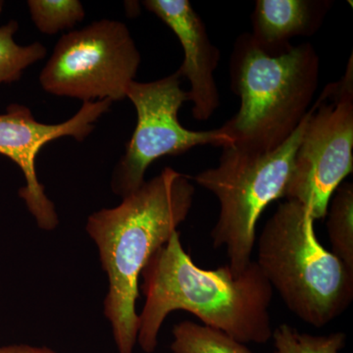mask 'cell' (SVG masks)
Wrapping results in <instances>:
<instances>
[{
	"label": "cell",
	"instance_id": "15",
	"mask_svg": "<svg viewBox=\"0 0 353 353\" xmlns=\"http://www.w3.org/2000/svg\"><path fill=\"white\" fill-rule=\"evenodd\" d=\"M272 339L276 353H339L347 343V334L343 332L313 336L289 324L274 329Z\"/></svg>",
	"mask_w": 353,
	"mask_h": 353
},
{
	"label": "cell",
	"instance_id": "18",
	"mask_svg": "<svg viewBox=\"0 0 353 353\" xmlns=\"http://www.w3.org/2000/svg\"><path fill=\"white\" fill-rule=\"evenodd\" d=\"M3 6H4V2L0 1V12H1L2 8H3Z\"/></svg>",
	"mask_w": 353,
	"mask_h": 353
},
{
	"label": "cell",
	"instance_id": "8",
	"mask_svg": "<svg viewBox=\"0 0 353 353\" xmlns=\"http://www.w3.org/2000/svg\"><path fill=\"white\" fill-rule=\"evenodd\" d=\"M181 78L176 72L153 82L132 81L128 87L126 99L134 104L138 120L126 152L114 169L111 189L116 196L123 199L139 189L148 167L159 158L183 154L196 146L234 145L220 128L192 131L181 124L179 110L189 101Z\"/></svg>",
	"mask_w": 353,
	"mask_h": 353
},
{
	"label": "cell",
	"instance_id": "5",
	"mask_svg": "<svg viewBox=\"0 0 353 353\" xmlns=\"http://www.w3.org/2000/svg\"><path fill=\"white\" fill-rule=\"evenodd\" d=\"M308 116L309 111L290 139L276 150L259 153L228 146L223 148L217 167L190 176L219 201V217L211 239L216 250L226 248L228 266L234 276L252 261L260 216L271 202L284 196Z\"/></svg>",
	"mask_w": 353,
	"mask_h": 353
},
{
	"label": "cell",
	"instance_id": "13",
	"mask_svg": "<svg viewBox=\"0 0 353 353\" xmlns=\"http://www.w3.org/2000/svg\"><path fill=\"white\" fill-rule=\"evenodd\" d=\"M171 350L172 353H253L229 334L192 321L174 326Z\"/></svg>",
	"mask_w": 353,
	"mask_h": 353
},
{
	"label": "cell",
	"instance_id": "2",
	"mask_svg": "<svg viewBox=\"0 0 353 353\" xmlns=\"http://www.w3.org/2000/svg\"><path fill=\"white\" fill-rule=\"evenodd\" d=\"M196 188L190 176L166 167L123 197L119 205L97 211L85 230L99 248L108 277L104 315L119 353H134L138 340L139 280L145 265L185 222Z\"/></svg>",
	"mask_w": 353,
	"mask_h": 353
},
{
	"label": "cell",
	"instance_id": "4",
	"mask_svg": "<svg viewBox=\"0 0 353 353\" xmlns=\"http://www.w3.org/2000/svg\"><path fill=\"white\" fill-rule=\"evenodd\" d=\"M314 222L301 202L279 204L260 234L256 262L290 312L322 328L352 304L353 271L320 243Z\"/></svg>",
	"mask_w": 353,
	"mask_h": 353
},
{
	"label": "cell",
	"instance_id": "11",
	"mask_svg": "<svg viewBox=\"0 0 353 353\" xmlns=\"http://www.w3.org/2000/svg\"><path fill=\"white\" fill-rule=\"evenodd\" d=\"M332 6L330 0H257L250 36L260 50L279 57L292 48V39L319 31Z\"/></svg>",
	"mask_w": 353,
	"mask_h": 353
},
{
	"label": "cell",
	"instance_id": "7",
	"mask_svg": "<svg viewBox=\"0 0 353 353\" xmlns=\"http://www.w3.org/2000/svg\"><path fill=\"white\" fill-rule=\"evenodd\" d=\"M141 53L124 23L102 19L63 34L39 75L44 92L83 102L126 99Z\"/></svg>",
	"mask_w": 353,
	"mask_h": 353
},
{
	"label": "cell",
	"instance_id": "9",
	"mask_svg": "<svg viewBox=\"0 0 353 353\" xmlns=\"http://www.w3.org/2000/svg\"><path fill=\"white\" fill-rule=\"evenodd\" d=\"M111 104L109 99L83 102L73 117L55 125L39 122L31 109L21 104H10L6 113L0 114V154L12 160L24 174L26 185L19 190V196L41 229L52 231L59 220L54 204L46 196L38 180L36 159L39 150L46 143L63 137L83 141Z\"/></svg>",
	"mask_w": 353,
	"mask_h": 353
},
{
	"label": "cell",
	"instance_id": "16",
	"mask_svg": "<svg viewBox=\"0 0 353 353\" xmlns=\"http://www.w3.org/2000/svg\"><path fill=\"white\" fill-rule=\"evenodd\" d=\"M27 3L39 31L50 36L71 29L85 15L78 0H29Z\"/></svg>",
	"mask_w": 353,
	"mask_h": 353
},
{
	"label": "cell",
	"instance_id": "14",
	"mask_svg": "<svg viewBox=\"0 0 353 353\" xmlns=\"http://www.w3.org/2000/svg\"><path fill=\"white\" fill-rule=\"evenodd\" d=\"M18 29L19 24L15 20L0 27V85L17 82L28 67L48 54L39 41L26 46L16 43L14 34Z\"/></svg>",
	"mask_w": 353,
	"mask_h": 353
},
{
	"label": "cell",
	"instance_id": "17",
	"mask_svg": "<svg viewBox=\"0 0 353 353\" xmlns=\"http://www.w3.org/2000/svg\"><path fill=\"white\" fill-rule=\"evenodd\" d=\"M0 353H57L48 347L29 345H9L0 347Z\"/></svg>",
	"mask_w": 353,
	"mask_h": 353
},
{
	"label": "cell",
	"instance_id": "6",
	"mask_svg": "<svg viewBox=\"0 0 353 353\" xmlns=\"http://www.w3.org/2000/svg\"><path fill=\"white\" fill-rule=\"evenodd\" d=\"M353 170V60L309 110L283 199L303 203L314 220L326 217L330 199Z\"/></svg>",
	"mask_w": 353,
	"mask_h": 353
},
{
	"label": "cell",
	"instance_id": "12",
	"mask_svg": "<svg viewBox=\"0 0 353 353\" xmlns=\"http://www.w3.org/2000/svg\"><path fill=\"white\" fill-rule=\"evenodd\" d=\"M331 252L353 271V185L341 183L330 199L327 215Z\"/></svg>",
	"mask_w": 353,
	"mask_h": 353
},
{
	"label": "cell",
	"instance_id": "1",
	"mask_svg": "<svg viewBox=\"0 0 353 353\" xmlns=\"http://www.w3.org/2000/svg\"><path fill=\"white\" fill-rule=\"evenodd\" d=\"M141 276L145 303L139 314L137 343L145 353L155 352L162 324L179 310L245 345H264L272 339L269 308L274 290L254 260L239 276L228 264L214 270L202 269L185 252L176 231Z\"/></svg>",
	"mask_w": 353,
	"mask_h": 353
},
{
	"label": "cell",
	"instance_id": "10",
	"mask_svg": "<svg viewBox=\"0 0 353 353\" xmlns=\"http://www.w3.org/2000/svg\"><path fill=\"white\" fill-rule=\"evenodd\" d=\"M143 6L168 26L182 44L185 57L176 72L189 80L192 115L199 121L208 120L220 105L214 79L220 50L210 41L203 21L188 0H145Z\"/></svg>",
	"mask_w": 353,
	"mask_h": 353
},
{
	"label": "cell",
	"instance_id": "3",
	"mask_svg": "<svg viewBox=\"0 0 353 353\" xmlns=\"http://www.w3.org/2000/svg\"><path fill=\"white\" fill-rule=\"evenodd\" d=\"M320 59L312 44L269 57L250 32L234 43L230 77L241 108L220 128L234 148L265 153L285 143L303 122L319 85Z\"/></svg>",
	"mask_w": 353,
	"mask_h": 353
}]
</instances>
